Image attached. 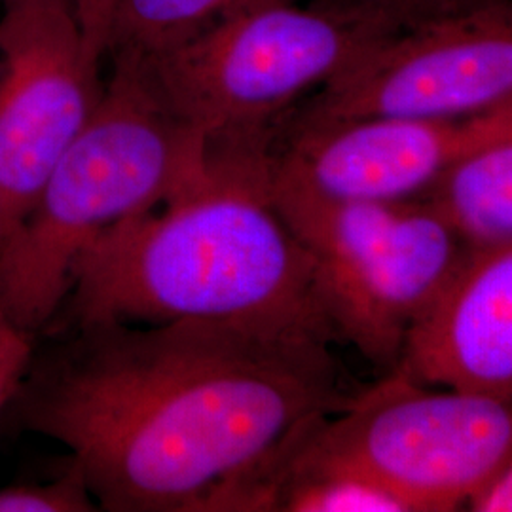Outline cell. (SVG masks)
Returning a JSON list of instances; mask_svg holds the SVG:
<instances>
[{"mask_svg": "<svg viewBox=\"0 0 512 512\" xmlns=\"http://www.w3.org/2000/svg\"><path fill=\"white\" fill-rule=\"evenodd\" d=\"M327 349L226 325L71 327L14 399L63 444L99 509L272 511L311 429L348 403Z\"/></svg>", "mask_w": 512, "mask_h": 512, "instance_id": "cell-1", "label": "cell"}, {"mask_svg": "<svg viewBox=\"0 0 512 512\" xmlns=\"http://www.w3.org/2000/svg\"><path fill=\"white\" fill-rule=\"evenodd\" d=\"M209 147L196 183L76 262L71 327L226 325L330 351L340 338L310 253L272 200L274 137Z\"/></svg>", "mask_w": 512, "mask_h": 512, "instance_id": "cell-2", "label": "cell"}, {"mask_svg": "<svg viewBox=\"0 0 512 512\" xmlns=\"http://www.w3.org/2000/svg\"><path fill=\"white\" fill-rule=\"evenodd\" d=\"M92 118L0 243V306L37 336L67 300L74 266L114 228L179 196L209 164V141L152 88L141 57L112 52Z\"/></svg>", "mask_w": 512, "mask_h": 512, "instance_id": "cell-3", "label": "cell"}, {"mask_svg": "<svg viewBox=\"0 0 512 512\" xmlns=\"http://www.w3.org/2000/svg\"><path fill=\"white\" fill-rule=\"evenodd\" d=\"M401 25L329 0H253L183 42L139 57L152 88L184 124L209 143H236L275 135L300 99Z\"/></svg>", "mask_w": 512, "mask_h": 512, "instance_id": "cell-4", "label": "cell"}, {"mask_svg": "<svg viewBox=\"0 0 512 512\" xmlns=\"http://www.w3.org/2000/svg\"><path fill=\"white\" fill-rule=\"evenodd\" d=\"M512 454V397L418 382L391 368L317 423L287 465L366 478L406 512L467 509Z\"/></svg>", "mask_w": 512, "mask_h": 512, "instance_id": "cell-5", "label": "cell"}, {"mask_svg": "<svg viewBox=\"0 0 512 512\" xmlns=\"http://www.w3.org/2000/svg\"><path fill=\"white\" fill-rule=\"evenodd\" d=\"M270 192L310 253L338 338L393 368L471 245L427 198L334 202L277 181L272 165Z\"/></svg>", "mask_w": 512, "mask_h": 512, "instance_id": "cell-6", "label": "cell"}, {"mask_svg": "<svg viewBox=\"0 0 512 512\" xmlns=\"http://www.w3.org/2000/svg\"><path fill=\"white\" fill-rule=\"evenodd\" d=\"M512 109V0L404 23L313 93L296 118L463 120Z\"/></svg>", "mask_w": 512, "mask_h": 512, "instance_id": "cell-7", "label": "cell"}, {"mask_svg": "<svg viewBox=\"0 0 512 512\" xmlns=\"http://www.w3.org/2000/svg\"><path fill=\"white\" fill-rule=\"evenodd\" d=\"M0 243L97 109L105 84L74 0L0 4Z\"/></svg>", "mask_w": 512, "mask_h": 512, "instance_id": "cell-8", "label": "cell"}, {"mask_svg": "<svg viewBox=\"0 0 512 512\" xmlns=\"http://www.w3.org/2000/svg\"><path fill=\"white\" fill-rule=\"evenodd\" d=\"M512 129V109L463 120L363 116L302 120L274 141L277 181L334 202L425 198L456 165Z\"/></svg>", "mask_w": 512, "mask_h": 512, "instance_id": "cell-9", "label": "cell"}, {"mask_svg": "<svg viewBox=\"0 0 512 512\" xmlns=\"http://www.w3.org/2000/svg\"><path fill=\"white\" fill-rule=\"evenodd\" d=\"M393 368L423 384L512 397V238L469 247Z\"/></svg>", "mask_w": 512, "mask_h": 512, "instance_id": "cell-10", "label": "cell"}, {"mask_svg": "<svg viewBox=\"0 0 512 512\" xmlns=\"http://www.w3.org/2000/svg\"><path fill=\"white\" fill-rule=\"evenodd\" d=\"M425 198L469 245L512 238V129L465 156Z\"/></svg>", "mask_w": 512, "mask_h": 512, "instance_id": "cell-11", "label": "cell"}, {"mask_svg": "<svg viewBox=\"0 0 512 512\" xmlns=\"http://www.w3.org/2000/svg\"><path fill=\"white\" fill-rule=\"evenodd\" d=\"M249 2L253 0H120L109 54L162 52Z\"/></svg>", "mask_w": 512, "mask_h": 512, "instance_id": "cell-12", "label": "cell"}, {"mask_svg": "<svg viewBox=\"0 0 512 512\" xmlns=\"http://www.w3.org/2000/svg\"><path fill=\"white\" fill-rule=\"evenodd\" d=\"M99 505L76 465L50 482L0 488V512H92Z\"/></svg>", "mask_w": 512, "mask_h": 512, "instance_id": "cell-13", "label": "cell"}, {"mask_svg": "<svg viewBox=\"0 0 512 512\" xmlns=\"http://www.w3.org/2000/svg\"><path fill=\"white\" fill-rule=\"evenodd\" d=\"M35 359V334L19 327L0 306V412L14 403Z\"/></svg>", "mask_w": 512, "mask_h": 512, "instance_id": "cell-14", "label": "cell"}, {"mask_svg": "<svg viewBox=\"0 0 512 512\" xmlns=\"http://www.w3.org/2000/svg\"><path fill=\"white\" fill-rule=\"evenodd\" d=\"M120 0H74L84 44L99 63L109 54L110 33Z\"/></svg>", "mask_w": 512, "mask_h": 512, "instance_id": "cell-15", "label": "cell"}, {"mask_svg": "<svg viewBox=\"0 0 512 512\" xmlns=\"http://www.w3.org/2000/svg\"><path fill=\"white\" fill-rule=\"evenodd\" d=\"M467 509L473 512H512V454L499 473L476 494Z\"/></svg>", "mask_w": 512, "mask_h": 512, "instance_id": "cell-16", "label": "cell"}, {"mask_svg": "<svg viewBox=\"0 0 512 512\" xmlns=\"http://www.w3.org/2000/svg\"><path fill=\"white\" fill-rule=\"evenodd\" d=\"M329 2L376 10L403 23L416 21L437 12V0H329Z\"/></svg>", "mask_w": 512, "mask_h": 512, "instance_id": "cell-17", "label": "cell"}, {"mask_svg": "<svg viewBox=\"0 0 512 512\" xmlns=\"http://www.w3.org/2000/svg\"><path fill=\"white\" fill-rule=\"evenodd\" d=\"M480 0H437V12H446V10H456L461 6H467V4H475ZM435 12V14H437Z\"/></svg>", "mask_w": 512, "mask_h": 512, "instance_id": "cell-18", "label": "cell"}, {"mask_svg": "<svg viewBox=\"0 0 512 512\" xmlns=\"http://www.w3.org/2000/svg\"><path fill=\"white\" fill-rule=\"evenodd\" d=\"M2 2H6V0H0V4H2Z\"/></svg>", "mask_w": 512, "mask_h": 512, "instance_id": "cell-19", "label": "cell"}]
</instances>
